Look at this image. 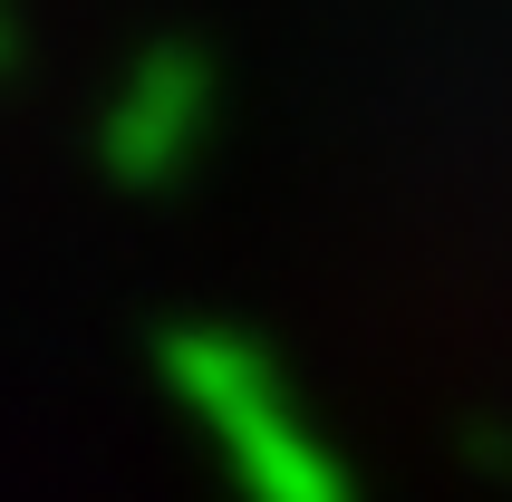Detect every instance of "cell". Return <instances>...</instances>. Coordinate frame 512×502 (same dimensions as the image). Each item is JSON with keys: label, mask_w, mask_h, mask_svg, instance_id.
<instances>
[{"label": "cell", "mask_w": 512, "mask_h": 502, "mask_svg": "<svg viewBox=\"0 0 512 502\" xmlns=\"http://www.w3.org/2000/svg\"><path fill=\"white\" fill-rule=\"evenodd\" d=\"M165 377L194 406V425L213 435V454H223V474H232L242 502H348L339 454L319 445V425H300L281 367L261 358L252 338L184 329L165 348Z\"/></svg>", "instance_id": "cell-1"}, {"label": "cell", "mask_w": 512, "mask_h": 502, "mask_svg": "<svg viewBox=\"0 0 512 502\" xmlns=\"http://www.w3.org/2000/svg\"><path fill=\"white\" fill-rule=\"evenodd\" d=\"M203 126H213V68L165 39V49H145L136 68H126V87H116V107H107V165L126 174L136 194H155V184L184 174V155L203 145Z\"/></svg>", "instance_id": "cell-2"}, {"label": "cell", "mask_w": 512, "mask_h": 502, "mask_svg": "<svg viewBox=\"0 0 512 502\" xmlns=\"http://www.w3.org/2000/svg\"><path fill=\"white\" fill-rule=\"evenodd\" d=\"M0 58H10V29H0Z\"/></svg>", "instance_id": "cell-3"}]
</instances>
